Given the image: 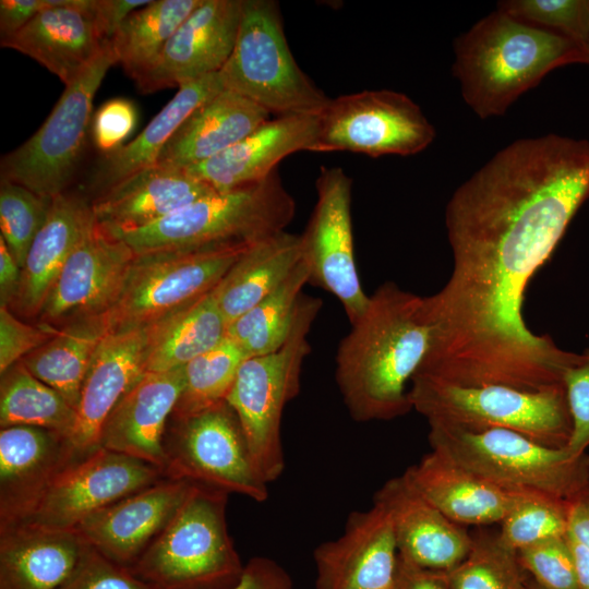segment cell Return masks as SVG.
Here are the masks:
<instances>
[{"mask_svg":"<svg viewBox=\"0 0 589 589\" xmlns=\"http://www.w3.org/2000/svg\"><path fill=\"white\" fill-rule=\"evenodd\" d=\"M433 338L426 297L392 281L381 285L336 352V383L351 418L392 420L409 412L410 383Z\"/></svg>","mask_w":589,"mask_h":589,"instance_id":"obj_1","label":"cell"},{"mask_svg":"<svg viewBox=\"0 0 589 589\" xmlns=\"http://www.w3.org/2000/svg\"><path fill=\"white\" fill-rule=\"evenodd\" d=\"M453 49V76L481 119L503 116L551 71L586 62L585 48L576 41L498 10L456 37Z\"/></svg>","mask_w":589,"mask_h":589,"instance_id":"obj_2","label":"cell"},{"mask_svg":"<svg viewBox=\"0 0 589 589\" xmlns=\"http://www.w3.org/2000/svg\"><path fill=\"white\" fill-rule=\"evenodd\" d=\"M296 202L277 170L265 180L201 197L148 226L107 230L135 255L159 251L197 250L255 244L285 231Z\"/></svg>","mask_w":589,"mask_h":589,"instance_id":"obj_3","label":"cell"},{"mask_svg":"<svg viewBox=\"0 0 589 589\" xmlns=\"http://www.w3.org/2000/svg\"><path fill=\"white\" fill-rule=\"evenodd\" d=\"M409 399L429 425L508 430L553 448H566L573 433L564 384L528 390L498 384L464 385L417 372Z\"/></svg>","mask_w":589,"mask_h":589,"instance_id":"obj_4","label":"cell"},{"mask_svg":"<svg viewBox=\"0 0 589 589\" xmlns=\"http://www.w3.org/2000/svg\"><path fill=\"white\" fill-rule=\"evenodd\" d=\"M227 493L194 485L129 568L153 589H229L244 569L228 533Z\"/></svg>","mask_w":589,"mask_h":589,"instance_id":"obj_5","label":"cell"},{"mask_svg":"<svg viewBox=\"0 0 589 589\" xmlns=\"http://www.w3.org/2000/svg\"><path fill=\"white\" fill-rule=\"evenodd\" d=\"M432 449L494 485L570 502L589 490V455L542 445L520 433L430 425Z\"/></svg>","mask_w":589,"mask_h":589,"instance_id":"obj_6","label":"cell"},{"mask_svg":"<svg viewBox=\"0 0 589 589\" xmlns=\"http://www.w3.org/2000/svg\"><path fill=\"white\" fill-rule=\"evenodd\" d=\"M321 306V299L302 293L285 342L245 359L225 399L239 420L257 472L268 484L285 470L281 417L300 390L302 364L311 351L308 335Z\"/></svg>","mask_w":589,"mask_h":589,"instance_id":"obj_7","label":"cell"},{"mask_svg":"<svg viewBox=\"0 0 589 589\" xmlns=\"http://www.w3.org/2000/svg\"><path fill=\"white\" fill-rule=\"evenodd\" d=\"M218 75L224 89L277 117L318 116L330 100L296 62L272 0L243 1L233 50Z\"/></svg>","mask_w":589,"mask_h":589,"instance_id":"obj_8","label":"cell"},{"mask_svg":"<svg viewBox=\"0 0 589 589\" xmlns=\"http://www.w3.org/2000/svg\"><path fill=\"white\" fill-rule=\"evenodd\" d=\"M253 244L159 251L134 256L115 303L109 332L144 329L209 293Z\"/></svg>","mask_w":589,"mask_h":589,"instance_id":"obj_9","label":"cell"},{"mask_svg":"<svg viewBox=\"0 0 589 589\" xmlns=\"http://www.w3.org/2000/svg\"><path fill=\"white\" fill-rule=\"evenodd\" d=\"M115 64L116 57L108 43L94 63L65 86L41 127L1 158V179L47 199L65 192L91 133L94 97L107 71Z\"/></svg>","mask_w":589,"mask_h":589,"instance_id":"obj_10","label":"cell"},{"mask_svg":"<svg viewBox=\"0 0 589 589\" xmlns=\"http://www.w3.org/2000/svg\"><path fill=\"white\" fill-rule=\"evenodd\" d=\"M165 433L166 478L236 493L257 503L269 496L257 472L239 420L226 400L200 412L172 417Z\"/></svg>","mask_w":589,"mask_h":589,"instance_id":"obj_11","label":"cell"},{"mask_svg":"<svg viewBox=\"0 0 589 589\" xmlns=\"http://www.w3.org/2000/svg\"><path fill=\"white\" fill-rule=\"evenodd\" d=\"M435 136L434 125L406 94L361 91L330 98L317 116L310 152L411 156L429 147Z\"/></svg>","mask_w":589,"mask_h":589,"instance_id":"obj_12","label":"cell"},{"mask_svg":"<svg viewBox=\"0 0 589 589\" xmlns=\"http://www.w3.org/2000/svg\"><path fill=\"white\" fill-rule=\"evenodd\" d=\"M351 178L340 167H322L316 203L301 237L309 283L334 294L350 324L365 312L370 296L361 285L354 256Z\"/></svg>","mask_w":589,"mask_h":589,"instance_id":"obj_13","label":"cell"},{"mask_svg":"<svg viewBox=\"0 0 589 589\" xmlns=\"http://www.w3.org/2000/svg\"><path fill=\"white\" fill-rule=\"evenodd\" d=\"M163 478L157 467L99 446L69 464L15 522L73 530L91 514Z\"/></svg>","mask_w":589,"mask_h":589,"instance_id":"obj_14","label":"cell"},{"mask_svg":"<svg viewBox=\"0 0 589 589\" xmlns=\"http://www.w3.org/2000/svg\"><path fill=\"white\" fill-rule=\"evenodd\" d=\"M135 254L97 223L72 252L39 313L53 327L85 315L106 313L115 303Z\"/></svg>","mask_w":589,"mask_h":589,"instance_id":"obj_15","label":"cell"},{"mask_svg":"<svg viewBox=\"0 0 589 589\" xmlns=\"http://www.w3.org/2000/svg\"><path fill=\"white\" fill-rule=\"evenodd\" d=\"M244 0H202L168 40L155 64L135 84L154 93L218 73L239 32Z\"/></svg>","mask_w":589,"mask_h":589,"instance_id":"obj_16","label":"cell"},{"mask_svg":"<svg viewBox=\"0 0 589 589\" xmlns=\"http://www.w3.org/2000/svg\"><path fill=\"white\" fill-rule=\"evenodd\" d=\"M398 549L387 510H354L344 532L313 552L316 589H393Z\"/></svg>","mask_w":589,"mask_h":589,"instance_id":"obj_17","label":"cell"},{"mask_svg":"<svg viewBox=\"0 0 589 589\" xmlns=\"http://www.w3.org/2000/svg\"><path fill=\"white\" fill-rule=\"evenodd\" d=\"M192 484L163 478L87 516L75 530L101 555L130 568L178 512Z\"/></svg>","mask_w":589,"mask_h":589,"instance_id":"obj_18","label":"cell"},{"mask_svg":"<svg viewBox=\"0 0 589 589\" xmlns=\"http://www.w3.org/2000/svg\"><path fill=\"white\" fill-rule=\"evenodd\" d=\"M1 47L24 53L59 77L75 82L108 44L94 16L92 0H51Z\"/></svg>","mask_w":589,"mask_h":589,"instance_id":"obj_19","label":"cell"},{"mask_svg":"<svg viewBox=\"0 0 589 589\" xmlns=\"http://www.w3.org/2000/svg\"><path fill=\"white\" fill-rule=\"evenodd\" d=\"M373 502L389 514L401 557L423 568L448 572L467 556L471 532L428 502L404 473L388 479Z\"/></svg>","mask_w":589,"mask_h":589,"instance_id":"obj_20","label":"cell"},{"mask_svg":"<svg viewBox=\"0 0 589 589\" xmlns=\"http://www.w3.org/2000/svg\"><path fill=\"white\" fill-rule=\"evenodd\" d=\"M184 388V370L145 372L106 419L99 446L151 464L164 473V438Z\"/></svg>","mask_w":589,"mask_h":589,"instance_id":"obj_21","label":"cell"},{"mask_svg":"<svg viewBox=\"0 0 589 589\" xmlns=\"http://www.w3.org/2000/svg\"><path fill=\"white\" fill-rule=\"evenodd\" d=\"M145 373V332H109L84 378L68 445L77 460L99 447L103 425L125 393Z\"/></svg>","mask_w":589,"mask_h":589,"instance_id":"obj_22","label":"cell"},{"mask_svg":"<svg viewBox=\"0 0 589 589\" xmlns=\"http://www.w3.org/2000/svg\"><path fill=\"white\" fill-rule=\"evenodd\" d=\"M317 116H280L218 155L185 170L216 192H228L265 180L281 159L311 149Z\"/></svg>","mask_w":589,"mask_h":589,"instance_id":"obj_23","label":"cell"},{"mask_svg":"<svg viewBox=\"0 0 589 589\" xmlns=\"http://www.w3.org/2000/svg\"><path fill=\"white\" fill-rule=\"evenodd\" d=\"M74 456L68 441L47 429L0 431V526L23 518Z\"/></svg>","mask_w":589,"mask_h":589,"instance_id":"obj_24","label":"cell"},{"mask_svg":"<svg viewBox=\"0 0 589 589\" xmlns=\"http://www.w3.org/2000/svg\"><path fill=\"white\" fill-rule=\"evenodd\" d=\"M214 192L183 169L156 164L104 191L92 205L97 224L106 230H130Z\"/></svg>","mask_w":589,"mask_h":589,"instance_id":"obj_25","label":"cell"},{"mask_svg":"<svg viewBox=\"0 0 589 589\" xmlns=\"http://www.w3.org/2000/svg\"><path fill=\"white\" fill-rule=\"evenodd\" d=\"M87 548L75 529L0 526V589H60Z\"/></svg>","mask_w":589,"mask_h":589,"instance_id":"obj_26","label":"cell"},{"mask_svg":"<svg viewBox=\"0 0 589 589\" xmlns=\"http://www.w3.org/2000/svg\"><path fill=\"white\" fill-rule=\"evenodd\" d=\"M404 474L428 502L464 527L500 524L528 495L503 490L434 449Z\"/></svg>","mask_w":589,"mask_h":589,"instance_id":"obj_27","label":"cell"},{"mask_svg":"<svg viewBox=\"0 0 589 589\" xmlns=\"http://www.w3.org/2000/svg\"><path fill=\"white\" fill-rule=\"evenodd\" d=\"M96 223L93 205L84 197L64 192L52 199L22 267L12 309L26 316L39 315L65 262Z\"/></svg>","mask_w":589,"mask_h":589,"instance_id":"obj_28","label":"cell"},{"mask_svg":"<svg viewBox=\"0 0 589 589\" xmlns=\"http://www.w3.org/2000/svg\"><path fill=\"white\" fill-rule=\"evenodd\" d=\"M271 119V113L223 89L183 121L159 154L157 164L187 169L218 155Z\"/></svg>","mask_w":589,"mask_h":589,"instance_id":"obj_29","label":"cell"},{"mask_svg":"<svg viewBox=\"0 0 589 589\" xmlns=\"http://www.w3.org/2000/svg\"><path fill=\"white\" fill-rule=\"evenodd\" d=\"M301 260L300 235L286 230L251 245L213 289L227 324L277 289Z\"/></svg>","mask_w":589,"mask_h":589,"instance_id":"obj_30","label":"cell"},{"mask_svg":"<svg viewBox=\"0 0 589 589\" xmlns=\"http://www.w3.org/2000/svg\"><path fill=\"white\" fill-rule=\"evenodd\" d=\"M224 89L218 73L183 83L176 95L129 144L104 156L93 182L101 193L157 164L160 152L193 110Z\"/></svg>","mask_w":589,"mask_h":589,"instance_id":"obj_31","label":"cell"},{"mask_svg":"<svg viewBox=\"0 0 589 589\" xmlns=\"http://www.w3.org/2000/svg\"><path fill=\"white\" fill-rule=\"evenodd\" d=\"M108 333L105 313L75 317L21 362L76 409L93 357Z\"/></svg>","mask_w":589,"mask_h":589,"instance_id":"obj_32","label":"cell"},{"mask_svg":"<svg viewBox=\"0 0 589 589\" xmlns=\"http://www.w3.org/2000/svg\"><path fill=\"white\" fill-rule=\"evenodd\" d=\"M228 324L213 290L189 306L144 328L145 372L182 368L217 346Z\"/></svg>","mask_w":589,"mask_h":589,"instance_id":"obj_33","label":"cell"},{"mask_svg":"<svg viewBox=\"0 0 589 589\" xmlns=\"http://www.w3.org/2000/svg\"><path fill=\"white\" fill-rule=\"evenodd\" d=\"M202 0H151L122 23L109 41L124 72L135 81L157 61L168 40Z\"/></svg>","mask_w":589,"mask_h":589,"instance_id":"obj_34","label":"cell"},{"mask_svg":"<svg viewBox=\"0 0 589 589\" xmlns=\"http://www.w3.org/2000/svg\"><path fill=\"white\" fill-rule=\"evenodd\" d=\"M75 421L76 409L60 393L34 376L21 361L1 375V428L38 426L68 441Z\"/></svg>","mask_w":589,"mask_h":589,"instance_id":"obj_35","label":"cell"},{"mask_svg":"<svg viewBox=\"0 0 589 589\" xmlns=\"http://www.w3.org/2000/svg\"><path fill=\"white\" fill-rule=\"evenodd\" d=\"M309 279V267L301 260L277 289L228 325L227 336L237 341L248 357L279 348L290 333L302 288Z\"/></svg>","mask_w":589,"mask_h":589,"instance_id":"obj_36","label":"cell"},{"mask_svg":"<svg viewBox=\"0 0 589 589\" xmlns=\"http://www.w3.org/2000/svg\"><path fill=\"white\" fill-rule=\"evenodd\" d=\"M249 357L229 336L183 366L184 388L171 417H185L226 399Z\"/></svg>","mask_w":589,"mask_h":589,"instance_id":"obj_37","label":"cell"},{"mask_svg":"<svg viewBox=\"0 0 589 589\" xmlns=\"http://www.w3.org/2000/svg\"><path fill=\"white\" fill-rule=\"evenodd\" d=\"M467 556L446 572L450 589H527L529 575L515 552L505 548L497 532H471Z\"/></svg>","mask_w":589,"mask_h":589,"instance_id":"obj_38","label":"cell"},{"mask_svg":"<svg viewBox=\"0 0 589 589\" xmlns=\"http://www.w3.org/2000/svg\"><path fill=\"white\" fill-rule=\"evenodd\" d=\"M500 542L513 552L568 531V502L540 495H525L500 522Z\"/></svg>","mask_w":589,"mask_h":589,"instance_id":"obj_39","label":"cell"},{"mask_svg":"<svg viewBox=\"0 0 589 589\" xmlns=\"http://www.w3.org/2000/svg\"><path fill=\"white\" fill-rule=\"evenodd\" d=\"M51 202L52 199L43 197L23 185L1 179V237L21 268L47 219Z\"/></svg>","mask_w":589,"mask_h":589,"instance_id":"obj_40","label":"cell"},{"mask_svg":"<svg viewBox=\"0 0 589 589\" xmlns=\"http://www.w3.org/2000/svg\"><path fill=\"white\" fill-rule=\"evenodd\" d=\"M496 10L528 25L564 35L586 48L589 0H503Z\"/></svg>","mask_w":589,"mask_h":589,"instance_id":"obj_41","label":"cell"},{"mask_svg":"<svg viewBox=\"0 0 589 589\" xmlns=\"http://www.w3.org/2000/svg\"><path fill=\"white\" fill-rule=\"evenodd\" d=\"M529 577L543 589H579L567 534L542 540L516 552Z\"/></svg>","mask_w":589,"mask_h":589,"instance_id":"obj_42","label":"cell"},{"mask_svg":"<svg viewBox=\"0 0 589 589\" xmlns=\"http://www.w3.org/2000/svg\"><path fill=\"white\" fill-rule=\"evenodd\" d=\"M563 384L573 421V433L566 450L573 456L589 447V349L572 354Z\"/></svg>","mask_w":589,"mask_h":589,"instance_id":"obj_43","label":"cell"},{"mask_svg":"<svg viewBox=\"0 0 589 589\" xmlns=\"http://www.w3.org/2000/svg\"><path fill=\"white\" fill-rule=\"evenodd\" d=\"M60 589H153L132 572L88 548L76 569Z\"/></svg>","mask_w":589,"mask_h":589,"instance_id":"obj_44","label":"cell"},{"mask_svg":"<svg viewBox=\"0 0 589 589\" xmlns=\"http://www.w3.org/2000/svg\"><path fill=\"white\" fill-rule=\"evenodd\" d=\"M137 122V110L128 98L105 101L93 115L91 135L103 157L122 147Z\"/></svg>","mask_w":589,"mask_h":589,"instance_id":"obj_45","label":"cell"},{"mask_svg":"<svg viewBox=\"0 0 589 589\" xmlns=\"http://www.w3.org/2000/svg\"><path fill=\"white\" fill-rule=\"evenodd\" d=\"M56 328L33 326L19 320L8 305H0V374L47 342Z\"/></svg>","mask_w":589,"mask_h":589,"instance_id":"obj_46","label":"cell"},{"mask_svg":"<svg viewBox=\"0 0 589 589\" xmlns=\"http://www.w3.org/2000/svg\"><path fill=\"white\" fill-rule=\"evenodd\" d=\"M229 589H293V582L279 563L254 556L244 564L239 582Z\"/></svg>","mask_w":589,"mask_h":589,"instance_id":"obj_47","label":"cell"},{"mask_svg":"<svg viewBox=\"0 0 589 589\" xmlns=\"http://www.w3.org/2000/svg\"><path fill=\"white\" fill-rule=\"evenodd\" d=\"M151 0H92V9L97 26L109 43L122 23L137 9Z\"/></svg>","mask_w":589,"mask_h":589,"instance_id":"obj_48","label":"cell"},{"mask_svg":"<svg viewBox=\"0 0 589 589\" xmlns=\"http://www.w3.org/2000/svg\"><path fill=\"white\" fill-rule=\"evenodd\" d=\"M393 589H450L446 572L420 567L398 555Z\"/></svg>","mask_w":589,"mask_h":589,"instance_id":"obj_49","label":"cell"},{"mask_svg":"<svg viewBox=\"0 0 589 589\" xmlns=\"http://www.w3.org/2000/svg\"><path fill=\"white\" fill-rule=\"evenodd\" d=\"M50 4L51 0H1L0 40L15 35L37 13Z\"/></svg>","mask_w":589,"mask_h":589,"instance_id":"obj_50","label":"cell"},{"mask_svg":"<svg viewBox=\"0 0 589 589\" xmlns=\"http://www.w3.org/2000/svg\"><path fill=\"white\" fill-rule=\"evenodd\" d=\"M22 268L0 236V305L11 306L21 283Z\"/></svg>","mask_w":589,"mask_h":589,"instance_id":"obj_51","label":"cell"},{"mask_svg":"<svg viewBox=\"0 0 589 589\" xmlns=\"http://www.w3.org/2000/svg\"><path fill=\"white\" fill-rule=\"evenodd\" d=\"M589 550V490L568 502V531Z\"/></svg>","mask_w":589,"mask_h":589,"instance_id":"obj_52","label":"cell"},{"mask_svg":"<svg viewBox=\"0 0 589 589\" xmlns=\"http://www.w3.org/2000/svg\"><path fill=\"white\" fill-rule=\"evenodd\" d=\"M579 589H589V550L567 532Z\"/></svg>","mask_w":589,"mask_h":589,"instance_id":"obj_53","label":"cell"},{"mask_svg":"<svg viewBox=\"0 0 589 589\" xmlns=\"http://www.w3.org/2000/svg\"><path fill=\"white\" fill-rule=\"evenodd\" d=\"M527 589H543L541 588L537 582H534L531 578L529 579Z\"/></svg>","mask_w":589,"mask_h":589,"instance_id":"obj_54","label":"cell"},{"mask_svg":"<svg viewBox=\"0 0 589 589\" xmlns=\"http://www.w3.org/2000/svg\"><path fill=\"white\" fill-rule=\"evenodd\" d=\"M585 58H586L585 64H589V39L585 48Z\"/></svg>","mask_w":589,"mask_h":589,"instance_id":"obj_55","label":"cell"}]
</instances>
